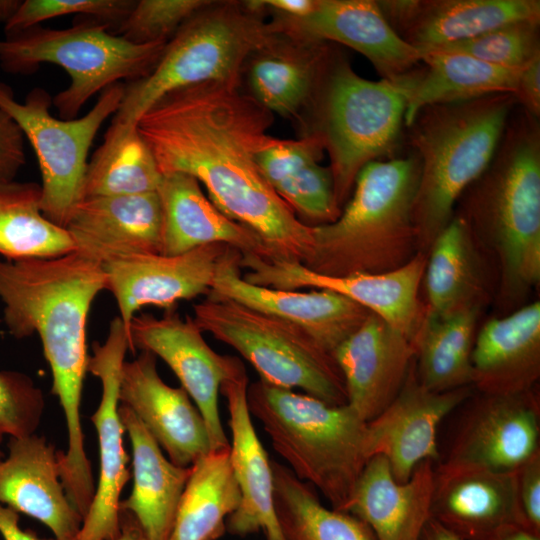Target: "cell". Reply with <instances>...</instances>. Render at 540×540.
<instances>
[{"label": "cell", "instance_id": "cell-1", "mask_svg": "<svg viewBox=\"0 0 540 540\" xmlns=\"http://www.w3.org/2000/svg\"><path fill=\"white\" fill-rule=\"evenodd\" d=\"M273 120L240 82H205L166 94L136 126L162 175L195 177L217 208L257 234L269 260L305 264L312 226L279 197L258 163Z\"/></svg>", "mask_w": 540, "mask_h": 540}, {"label": "cell", "instance_id": "cell-2", "mask_svg": "<svg viewBox=\"0 0 540 540\" xmlns=\"http://www.w3.org/2000/svg\"><path fill=\"white\" fill-rule=\"evenodd\" d=\"M106 289L101 264L77 251L52 258L0 259L3 321L17 339L37 334L52 373L68 436L61 478L72 489L93 482L80 407L87 372L86 327L96 296Z\"/></svg>", "mask_w": 540, "mask_h": 540}, {"label": "cell", "instance_id": "cell-3", "mask_svg": "<svg viewBox=\"0 0 540 540\" xmlns=\"http://www.w3.org/2000/svg\"><path fill=\"white\" fill-rule=\"evenodd\" d=\"M513 114L486 170L465 191L462 215L479 244L494 253L499 295L517 305L540 280V127Z\"/></svg>", "mask_w": 540, "mask_h": 540}, {"label": "cell", "instance_id": "cell-4", "mask_svg": "<svg viewBox=\"0 0 540 540\" xmlns=\"http://www.w3.org/2000/svg\"><path fill=\"white\" fill-rule=\"evenodd\" d=\"M419 176L414 152L365 165L339 217L312 226L313 251L303 265L340 277L386 272L407 263L419 252L413 217Z\"/></svg>", "mask_w": 540, "mask_h": 540}, {"label": "cell", "instance_id": "cell-5", "mask_svg": "<svg viewBox=\"0 0 540 540\" xmlns=\"http://www.w3.org/2000/svg\"><path fill=\"white\" fill-rule=\"evenodd\" d=\"M517 105L508 93L433 105L407 126L420 162L413 211L420 252L428 253L458 199L490 164Z\"/></svg>", "mask_w": 540, "mask_h": 540}, {"label": "cell", "instance_id": "cell-6", "mask_svg": "<svg viewBox=\"0 0 540 540\" xmlns=\"http://www.w3.org/2000/svg\"><path fill=\"white\" fill-rule=\"evenodd\" d=\"M247 401L294 475L346 512L369 460L367 422L348 404L330 405L262 380L248 385Z\"/></svg>", "mask_w": 540, "mask_h": 540}, {"label": "cell", "instance_id": "cell-7", "mask_svg": "<svg viewBox=\"0 0 540 540\" xmlns=\"http://www.w3.org/2000/svg\"><path fill=\"white\" fill-rule=\"evenodd\" d=\"M247 2L211 1L166 43L153 69L125 85L111 124L136 126L160 98L205 82H240L246 61L278 36Z\"/></svg>", "mask_w": 540, "mask_h": 540}, {"label": "cell", "instance_id": "cell-8", "mask_svg": "<svg viewBox=\"0 0 540 540\" xmlns=\"http://www.w3.org/2000/svg\"><path fill=\"white\" fill-rule=\"evenodd\" d=\"M109 30V25L90 18L69 28L37 25L7 33L0 39V66L7 73L23 75L44 63L62 67L71 82L52 98V104L61 119H74L96 93L121 80L146 76L166 45L132 43Z\"/></svg>", "mask_w": 540, "mask_h": 540}, {"label": "cell", "instance_id": "cell-9", "mask_svg": "<svg viewBox=\"0 0 540 540\" xmlns=\"http://www.w3.org/2000/svg\"><path fill=\"white\" fill-rule=\"evenodd\" d=\"M407 87L367 80L345 59H329L314 99L318 135L330 157L335 200L342 210L368 163L393 154L405 125Z\"/></svg>", "mask_w": 540, "mask_h": 540}, {"label": "cell", "instance_id": "cell-10", "mask_svg": "<svg viewBox=\"0 0 540 540\" xmlns=\"http://www.w3.org/2000/svg\"><path fill=\"white\" fill-rule=\"evenodd\" d=\"M203 331L235 349L260 376L280 388H298L330 405L347 404L333 357L299 326L224 297L207 294L193 305Z\"/></svg>", "mask_w": 540, "mask_h": 540}, {"label": "cell", "instance_id": "cell-11", "mask_svg": "<svg viewBox=\"0 0 540 540\" xmlns=\"http://www.w3.org/2000/svg\"><path fill=\"white\" fill-rule=\"evenodd\" d=\"M124 88L122 82L111 85L84 116L66 120L50 113L52 97L45 89L36 87L19 102L0 81V109L15 121L37 157L41 211L62 228L83 199L89 149L102 124L118 110Z\"/></svg>", "mask_w": 540, "mask_h": 540}, {"label": "cell", "instance_id": "cell-12", "mask_svg": "<svg viewBox=\"0 0 540 540\" xmlns=\"http://www.w3.org/2000/svg\"><path fill=\"white\" fill-rule=\"evenodd\" d=\"M427 254L418 252L404 265L380 273H355L333 277L314 272L299 262L263 259L241 255L240 266L248 272L243 278L254 285L298 290H329L354 301L375 314L411 341L427 306L418 298Z\"/></svg>", "mask_w": 540, "mask_h": 540}, {"label": "cell", "instance_id": "cell-13", "mask_svg": "<svg viewBox=\"0 0 540 540\" xmlns=\"http://www.w3.org/2000/svg\"><path fill=\"white\" fill-rule=\"evenodd\" d=\"M192 317L174 309L161 317L135 315L129 327L130 350L149 351L175 373L205 422L211 450L230 447L220 419L218 394L224 381L245 370L234 356L221 355L205 341Z\"/></svg>", "mask_w": 540, "mask_h": 540}, {"label": "cell", "instance_id": "cell-14", "mask_svg": "<svg viewBox=\"0 0 540 540\" xmlns=\"http://www.w3.org/2000/svg\"><path fill=\"white\" fill-rule=\"evenodd\" d=\"M130 350L128 333L120 317L109 326L104 343L93 345L87 372L101 381L102 395L92 414L99 443V477L93 500L74 540H115L120 535V496L130 479L119 407V387L125 355Z\"/></svg>", "mask_w": 540, "mask_h": 540}, {"label": "cell", "instance_id": "cell-15", "mask_svg": "<svg viewBox=\"0 0 540 540\" xmlns=\"http://www.w3.org/2000/svg\"><path fill=\"white\" fill-rule=\"evenodd\" d=\"M540 405L532 390L482 394L441 465L515 473L540 454Z\"/></svg>", "mask_w": 540, "mask_h": 540}, {"label": "cell", "instance_id": "cell-16", "mask_svg": "<svg viewBox=\"0 0 540 540\" xmlns=\"http://www.w3.org/2000/svg\"><path fill=\"white\" fill-rule=\"evenodd\" d=\"M273 14L270 24L276 33L297 41L346 45L390 82L400 81L421 62L419 50L392 28L377 1L316 0L312 12L303 17Z\"/></svg>", "mask_w": 540, "mask_h": 540}, {"label": "cell", "instance_id": "cell-17", "mask_svg": "<svg viewBox=\"0 0 540 540\" xmlns=\"http://www.w3.org/2000/svg\"><path fill=\"white\" fill-rule=\"evenodd\" d=\"M229 248L208 244L178 255L143 253L103 264L106 289L117 302L128 337L131 321L140 308L154 305L167 311L181 300L206 295L217 265Z\"/></svg>", "mask_w": 540, "mask_h": 540}, {"label": "cell", "instance_id": "cell-18", "mask_svg": "<svg viewBox=\"0 0 540 540\" xmlns=\"http://www.w3.org/2000/svg\"><path fill=\"white\" fill-rule=\"evenodd\" d=\"M240 257L233 248L226 251L207 294L234 300L293 323L332 354L371 313L329 290L303 292L251 284L241 275Z\"/></svg>", "mask_w": 540, "mask_h": 540}, {"label": "cell", "instance_id": "cell-19", "mask_svg": "<svg viewBox=\"0 0 540 540\" xmlns=\"http://www.w3.org/2000/svg\"><path fill=\"white\" fill-rule=\"evenodd\" d=\"M471 396V387L434 392L418 380L415 360L394 400L367 422L369 459L385 457L396 481L406 482L425 460H437V430L441 421Z\"/></svg>", "mask_w": 540, "mask_h": 540}, {"label": "cell", "instance_id": "cell-20", "mask_svg": "<svg viewBox=\"0 0 540 540\" xmlns=\"http://www.w3.org/2000/svg\"><path fill=\"white\" fill-rule=\"evenodd\" d=\"M119 402L136 415L175 465L190 467L211 451L201 413L182 387L162 380L153 353L142 351L124 362Z\"/></svg>", "mask_w": 540, "mask_h": 540}, {"label": "cell", "instance_id": "cell-21", "mask_svg": "<svg viewBox=\"0 0 540 540\" xmlns=\"http://www.w3.org/2000/svg\"><path fill=\"white\" fill-rule=\"evenodd\" d=\"M347 404L365 422L384 411L402 388L415 360L412 341L370 313L333 352Z\"/></svg>", "mask_w": 540, "mask_h": 540}, {"label": "cell", "instance_id": "cell-22", "mask_svg": "<svg viewBox=\"0 0 540 540\" xmlns=\"http://www.w3.org/2000/svg\"><path fill=\"white\" fill-rule=\"evenodd\" d=\"M0 456V504L44 525L57 540H74L83 517L61 481L59 451L36 433L9 438Z\"/></svg>", "mask_w": 540, "mask_h": 540}, {"label": "cell", "instance_id": "cell-23", "mask_svg": "<svg viewBox=\"0 0 540 540\" xmlns=\"http://www.w3.org/2000/svg\"><path fill=\"white\" fill-rule=\"evenodd\" d=\"M65 229L75 251L101 265L129 255L160 253V199L157 192L84 197Z\"/></svg>", "mask_w": 540, "mask_h": 540}, {"label": "cell", "instance_id": "cell-24", "mask_svg": "<svg viewBox=\"0 0 540 540\" xmlns=\"http://www.w3.org/2000/svg\"><path fill=\"white\" fill-rule=\"evenodd\" d=\"M516 473L439 464L434 469L431 518L464 540H489L508 525L524 527Z\"/></svg>", "mask_w": 540, "mask_h": 540}, {"label": "cell", "instance_id": "cell-25", "mask_svg": "<svg viewBox=\"0 0 540 540\" xmlns=\"http://www.w3.org/2000/svg\"><path fill=\"white\" fill-rule=\"evenodd\" d=\"M246 369L224 381L231 430L230 462L240 491V503L227 518L226 531L246 536L263 531L267 540H284L275 514L271 459L252 422L247 401Z\"/></svg>", "mask_w": 540, "mask_h": 540}, {"label": "cell", "instance_id": "cell-26", "mask_svg": "<svg viewBox=\"0 0 540 540\" xmlns=\"http://www.w3.org/2000/svg\"><path fill=\"white\" fill-rule=\"evenodd\" d=\"M432 462H421L410 478L400 483L393 477L385 457H371L359 477L346 512L365 522L377 540H420L431 518Z\"/></svg>", "mask_w": 540, "mask_h": 540}, {"label": "cell", "instance_id": "cell-27", "mask_svg": "<svg viewBox=\"0 0 540 540\" xmlns=\"http://www.w3.org/2000/svg\"><path fill=\"white\" fill-rule=\"evenodd\" d=\"M157 194L162 209L160 253L178 255L208 244H223L241 255L270 258L257 234L217 208L195 177L182 172L164 174Z\"/></svg>", "mask_w": 540, "mask_h": 540}, {"label": "cell", "instance_id": "cell-28", "mask_svg": "<svg viewBox=\"0 0 540 540\" xmlns=\"http://www.w3.org/2000/svg\"><path fill=\"white\" fill-rule=\"evenodd\" d=\"M471 365L481 394L532 390L540 376V302L488 320L476 334Z\"/></svg>", "mask_w": 540, "mask_h": 540}, {"label": "cell", "instance_id": "cell-29", "mask_svg": "<svg viewBox=\"0 0 540 540\" xmlns=\"http://www.w3.org/2000/svg\"><path fill=\"white\" fill-rule=\"evenodd\" d=\"M119 416L132 447L133 488L119 509L131 513L148 540H168L191 473L167 459L136 415L119 404Z\"/></svg>", "mask_w": 540, "mask_h": 540}, {"label": "cell", "instance_id": "cell-30", "mask_svg": "<svg viewBox=\"0 0 540 540\" xmlns=\"http://www.w3.org/2000/svg\"><path fill=\"white\" fill-rule=\"evenodd\" d=\"M323 150L321 138L311 133L299 140L272 137L258 154L274 191L309 226L334 222L341 213L330 168L318 162Z\"/></svg>", "mask_w": 540, "mask_h": 540}, {"label": "cell", "instance_id": "cell-31", "mask_svg": "<svg viewBox=\"0 0 540 540\" xmlns=\"http://www.w3.org/2000/svg\"><path fill=\"white\" fill-rule=\"evenodd\" d=\"M419 52L424 69L415 68L405 77L406 126L428 106L467 102L495 94H515L522 67H500L454 51L428 49Z\"/></svg>", "mask_w": 540, "mask_h": 540}, {"label": "cell", "instance_id": "cell-32", "mask_svg": "<svg viewBox=\"0 0 540 540\" xmlns=\"http://www.w3.org/2000/svg\"><path fill=\"white\" fill-rule=\"evenodd\" d=\"M329 59L325 42L297 41L278 34L249 59V94L272 113L297 117L314 99Z\"/></svg>", "mask_w": 540, "mask_h": 540}, {"label": "cell", "instance_id": "cell-33", "mask_svg": "<svg viewBox=\"0 0 540 540\" xmlns=\"http://www.w3.org/2000/svg\"><path fill=\"white\" fill-rule=\"evenodd\" d=\"M477 244L466 219L454 214L427 253L423 281L429 311L444 316L482 309L488 291Z\"/></svg>", "mask_w": 540, "mask_h": 540}, {"label": "cell", "instance_id": "cell-34", "mask_svg": "<svg viewBox=\"0 0 540 540\" xmlns=\"http://www.w3.org/2000/svg\"><path fill=\"white\" fill-rule=\"evenodd\" d=\"M525 20L540 22L539 0H418L399 35L422 51Z\"/></svg>", "mask_w": 540, "mask_h": 540}, {"label": "cell", "instance_id": "cell-35", "mask_svg": "<svg viewBox=\"0 0 540 540\" xmlns=\"http://www.w3.org/2000/svg\"><path fill=\"white\" fill-rule=\"evenodd\" d=\"M481 309L437 315L427 309L412 344L420 383L434 392L471 387V354Z\"/></svg>", "mask_w": 540, "mask_h": 540}, {"label": "cell", "instance_id": "cell-36", "mask_svg": "<svg viewBox=\"0 0 540 540\" xmlns=\"http://www.w3.org/2000/svg\"><path fill=\"white\" fill-rule=\"evenodd\" d=\"M230 447L211 450L191 466L168 540H217L240 503Z\"/></svg>", "mask_w": 540, "mask_h": 540}, {"label": "cell", "instance_id": "cell-37", "mask_svg": "<svg viewBox=\"0 0 540 540\" xmlns=\"http://www.w3.org/2000/svg\"><path fill=\"white\" fill-rule=\"evenodd\" d=\"M273 501L284 540H377L354 515L328 509L311 485L283 464L271 460Z\"/></svg>", "mask_w": 540, "mask_h": 540}, {"label": "cell", "instance_id": "cell-38", "mask_svg": "<svg viewBox=\"0 0 540 540\" xmlns=\"http://www.w3.org/2000/svg\"><path fill=\"white\" fill-rule=\"evenodd\" d=\"M35 182L0 181V255L7 260L52 258L75 251L65 228L49 221Z\"/></svg>", "mask_w": 540, "mask_h": 540}, {"label": "cell", "instance_id": "cell-39", "mask_svg": "<svg viewBox=\"0 0 540 540\" xmlns=\"http://www.w3.org/2000/svg\"><path fill=\"white\" fill-rule=\"evenodd\" d=\"M161 179L137 126L110 124L87 165L83 198L157 192Z\"/></svg>", "mask_w": 540, "mask_h": 540}, {"label": "cell", "instance_id": "cell-40", "mask_svg": "<svg viewBox=\"0 0 540 540\" xmlns=\"http://www.w3.org/2000/svg\"><path fill=\"white\" fill-rule=\"evenodd\" d=\"M432 49L459 52L492 65L519 69L540 53L539 22H512L476 37Z\"/></svg>", "mask_w": 540, "mask_h": 540}, {"label": "cell", "instance_id": "cell-41", "mask_svg": "<svg viewBox=\"0 0 540 540\" xmlns=\"http://www.w3.org/2000/svg\"><path fill=\"white\" fill-rule=\"evenodd\" d=\"M207 0H140L112 32L136 44L167 43Z\"/></svg>", "mask_w": 540, "mask_h": 540}, {"label": "cell", "instance_id": "cell-42", "mask_svg": "<svg viewBox=\"0 0 540 540\" xmlns=\"http://www.w3.org/2000/svg\"><path fill=\"white\" fill-rule=\"evenodd\" d=\"M131 0H25L5 23V32L13 33L39 25L48 19L80 14L116 27L130 12Z\"/></svg>", "mask_w": 540, "mask_h": 540}, {"label": "cell", "instance_id": "cell-43", "mask_svg": "<svg viewBox=\"0 0 540 540\" xmlns=\"http://www.w3.org/2000/svg\"><path fill=\"white\" fill-rule=\"evenodd\" d=\"M44 408L43 392L28 375L0 371V445L6 437L34 434Z\"/></svg>", "mask_w": 540, "mask_h": 540}, {"label": "cell", "instance_id": "cell-44", "mask_svg": "<svg viewBox=\"0 0 540 540\" xmlns=\"http://www.w3.org/2000/svg\"><path fill=\"white\" fill-rule=\"evenodd\" d=\"M517 498L523 525L540 535V454L517 473Z\"/></svg>", "mask_w": 540, "mask_h": 540}, {"label": "cell", "instance_id": "cell-45", "mask_svg": "<svg viewBox=\"0 0 540 540\" xmlns=\"http://www.w3.org/2000/svg\"><path fill=\"white\" fill-rule=\"evenodd\" d=\"M24 135L15 121L0 109V181H12L25 165Z\"/></svg>", "mask_w": 540, "mask_h": 540}, {"label": "cell", "instance_id": "cell-46", "mask_svg": "<svg viewBox=\"0 0 540 540\" xmlns=\"http://www.w3.org/2000/svg\"><path fill=\"white\" fill-rule=\"evenodd\" d=\"M518 104L530 115H540V53L526 63L519 72L514 94Z\"/></svg>", "mask_w": 540, "mask_h": 540}, {"label": "cell", "instance_id": "cell-47", "mask_svg": "<svg viewBox=\"0 0 540 540\" xmlns=\"http://www.w3.org/2000/svg\"><path fill=\"white\" fill-rule=\"evenodd\" d=\"M316 0H252V6L271 10L273 13L289 17H303L312 12Z\"/></svg>", "mask_w": 540, "mask_h": 540}, {"label": "cell", "instance_id": "cell-48", "mask_svg": "<svg viewBox=\"0 0 540 540\" xmlns=\"http://www.w3.org/2000/svg\"><path fill=\"white\" fill-rule=\"evenodd\" d=\"M0 534L4 540H57L56 538H40L28 530H23L19 525L18 513L1 504Z\"/></svg>", "mask_w": 540, "mask_h": 540}, {"label": "cell", "instance_id": "cell-49", "mask_svg": "<svg viewBox=\"0 0 540 540\" xmlns=\"http://www.w3.org/2000/svg\"><path fill=\"white\" fill-rule=\"evenodd\" d=\"M115 540H148L135 517L120 510V535Z\"/></svg>", "mask_w": 540, "mask_h": 540}, {"label": "cell", "instance_id": "cell-50", "mask_svg": "<svg viewBox=\"0 0 540 540\" xmlns=\"http://www.w3.org/2000/svg\"><path fill=\"white\" fill-rule=\"evenodd\" d=\"M489 540H540V535L520 525H508L497 531Z\"/></svg>", "mask_w": 540, "mask_h": 540}, {"label": "cell", "instance_id": "cell-51", "mask_svg": "<svg viewBox=\"0 0 540 540\" xmlns=\"http://www.w3.org/2000/svg\"><path fill=\"white\" fill-rule=\"evenodd\" d=\"M420 540H464L449 530H447L445 527H443L441 524H439L434 519L430 518L428 522L426 523Z\"/></svg>", "mask_w": 540, "mask_h": 540}, {"label": "cell", "instance_id": "cell-52", "mask_svg": "<svg viewBox=\"0 0 540 540\" xmlns=\"http://www.w3.org/2000/svg\"><path fill=\"white\" fill-rule=\"evenodd\" d=\"M21 1L0 0V22L6 23L18 8Z\"/></svg>", "mask_w": 540, "mask_h": 540}]
</instances>
